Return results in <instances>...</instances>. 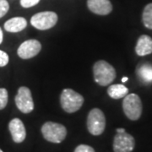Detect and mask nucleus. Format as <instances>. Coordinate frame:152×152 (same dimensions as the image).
<instances>
[{"mask_svg":"<svg viewBox=\"0 0 152 152\" xmlns=\"http://www.w3.org/2000/svg\"><path fill=\"white\" fill-rule=\"evenodd\" d=\"M93 75L96 83L102 86H107L113 82L117 74L115 69L109 63L100 60L93 66Z\"/></svg>","mask_w":152,"mask_h":152,"instance_id":"f257e3e1","label":"nucleus"},{"mask_svg":"<svg viewBox=\"0 0 152 152\" xmlns=\"http://www.w3.org/2000/svg\"><path fill=\"white\" fill-rule=\"evenodd\" d=\"M84 103V97L72 89H64L60 96V104L66 113H73L80 110Z\"/></svg>","mask_w":152,"mask_h":152,"instance_id":"f03ea898","label":"nucleus"},{"mask_svg":"<svg viewBox=\"0 0 152 152\" xmlns=\"http://www.w3.org/2000/svg\"><path fill=\"white\" fill-rule=\"evenodd\" d=\"M42 133L46 140L54 144H59L66 138L67 129L64 125L60 124L47 122L42 127Z\"/></svg>","mask_w":152,"mask_h":152,"instance_id":"7ed1b4c3","label":"nucleus"},{"mask_svg":"<svg viewBox=\"0 0 152 152\" xmlns=\"http://www.w3.org/2000/svg\"><path fill=\"white\" fill-rule=\"evenodd\" d=\"M123 109L126 117L132 121L138 120L142 114L143 106L140 97L134 93L128 94L124 97Z\"/></svg>","mask_w":152,"mask_h":152,"instance_id":"20e7f679","label":"nucleus"},{"mask_svg":"<svg viewBox=\"0 0 152 152\" xmlns=\"http://www.w3.org/2000/svg\"><path fill=\"white\" fill-rule=\"evenodd\" d=\"M106 128V118L103 112L99 108H93L87 117V129L92 135H101Z\"/></svg>","mask_w":152,"mask_h":152,"instance_id":"39448f33","label":"nucleus"},{"mask_svg":"<svg viewBox=\"0 0 152 152\" xmlns=\"http://www.w3.org/2000/svg\"><path fill=\"white\" fill-rule=\"evenodd\" d=\"M58 22V15L53 11H44L34 15L31 19V24L32 26L45 31L54 26Z\"/></svg>","mask_w":152,"mask_h":152,"instance_id":"423d86ee","label":"nucleus"},{"mask_svg":"<svg viewBox=\"0 0 152 152\" xmlns=\"http://www.w3.org/2000/svg\"><path fill=\"white\" fill-rule=\"evenodd\" d=\"M18 109L23 113H30L34 109V102L31 90L26 86L19 88L18 93L15 98Z\"/></svg>","mask_w":152,"mask_h":152,"instance_id":"0eeeda50","label":"nucleus"},{"mask_svg":"<svg viewBox=\"0 0 152 152\" xmlns=\"http://www.w3.org/2000/svg\"><path fill=\"white\" fill-rule=\"evenodd\" d=\"M135 146V140L133 136L126 133H117L113 140L114 152H132Z\"/></svg>","mask_w":152,"mask_h":152,"instance_id":"6e6552de","label":"nucleus"},{"mask_svg":"<svg viewBox=\"0 0 152 152\" xmlns=\"http://www.w3.org/2000/svg\"><path fill=\"white\" fill-rule=\"evenodd\" d=\"M41 49V42L37 40L31 39L20 44V46L17 50V53L22 59H29L37 56L40 53Z\"/></svg>","mask_w":152,"mask_h":152,"instance_id":"1a4fd4ad","label":"nucleus"},{"mask_svg":"<svg viewBox=\"0 0 152 152\" xmlns=\"http://www.w3.org/2000/svg\"><path fill=\"white\" fill-rule=\"evenodd\" d=\"M9 129L13 140L15 143H22L26 137L25 125L20 118H14L9 124Z\"/></svg>","mask_w":152,"mask_h":152,"instance_id":"9d476101","label":"nucleus"},{"mask_svg":"<svg viewBox=\"0 0 152 152\" xmlns=\"http://www.w3.org/2000/svg\"><path fill=\"white\" fill-rule=\"evenodd\" d=\"M88 9L99 15H107L113 11L110 0H87Z\"/></svg>","mask_w":152,"mask_h":152,"instance_id":"9b49d317","label":"nucleus"},{"mask_svg":"<svg viewBox=\"0 0 152 152\" xmlns=\"http://www.w3.org/2000/svg\"><path fill=\"white\" fill-rule=\"evenodd\" d=\"M135 52L140 57L152 53V38L147 35L140 36L137 41Z\"/></svg>","mask_w":152,"mask_h":152,"instance_id":"f8f14e48","label":"nucleus"},{"mask_svg":"<svg viewBox=\"0 0 152 152\" xmlns=\"http://www.w3.org/2000/svg\"><path fill=\"white\" fill-rule=\"evenodd\" d=\"M27 26V21L23 17H14L4 23V29L12 33L19 32Z\"/></svg>","mask_w":152,"mask_h":152,"instance_id":"ddd939ff","label":"nucleus"},{"mask_svg":"<svg viewBox=\"0 0 152 152\" xmlns=\"http://www.w3.org/2000/svg\"><path fill=\"white\" fill-rule=\"evenodd\" d=\"M136 74L140 80L144 84L152 83V65L150 64H143L138 66Z\"/></svg>","mask_w":152,"mask_h":152,"instance_id":"4468645a","label":"nucleus"},{"mask_svg":"<svg viewBox=\"0 0 152 152\" xmlns=\"http://www.w3.org/2000/svg\"><path fill=\"white\" fill-rule=\"evenodd\" d=\"M107 94L113 99H121L129 94V89L124 85H112L107 89Z\"/></svg>","mask_w":152,"mask_h":152,"instance_id":"2eb2a0df","label":"nucleus"},{"mask_svg":"<svg viewBox=\"0 0 152 152\" xmlns=\"http://www.w3.org/2000/svg\"><path fill=\"white\" fill-rule=\"evenodd\" d=\"M142 21L147 29L152 30V3L145 7L142 14Z\"/></svg>","mask_w":152,"mask_h":152,"instance_id":"dca6fc26","label":"nucleus"},{"mask_svg":"<svg viewBox=\"0 0 152 152\" xmlns=\"http://www.w3.org/2000/svg\"><path fill=\"white\" fill-rule=\"evenodd\" d=\"M8 91L4 88H0V110L4 109L8 103Z\"/></svg>","mask_w":152,"mask_h":152,"instance_id":"f3484780","label":"nucleus"},{"mask_svg":"<svg viewBox=\"0 0 152 152\" xmlns=\"http://www.w3.org/2000/svg\"><path fill=\"white\" fill-rule=\"evenodd\" d=\"M10 10V4L7 0H0V18L4 17Z\"/></svg>","mask_w":152,"mask_h":152,"instance_id":"a211bd4d","label":"nucleus"},{"mask_svg":"<svg viewBox=\"0 0 152 152\" xmlns=\"http://www.w3.org/2000/svg\"><path fill=\"white\" fill-rule=\"evenodd\" d=\"M9 55L5 52L0 50V67H4L9 63Z\"/></svg>","mask_w":152,"mask_h":152,"instance_id":"6ab92c4d","label":"nucleus"},{"mask_svg":"<svg viewBox=\"0 0 152 152\" xmlns=\"http://www.w3.org/2000/svg\"><path fill=\"white\" fill-rule=\"evenodd\" d=\"M40 0H20V5L23 8H31L37 5Z\"/></svg>","mask_w":152,"mask_h":152,"instance_id":"aec40b11","label":"nucleus"},{"mask_svg":"<svg viewBox=\"0 0 152 152\" xmlns=\"http://www.w3.org/2000/svg\"><path fill=\"white\" fill-rule=\"evenodd\" d=\"M75 152H95L92 147L86 145H80L76 147Z\"/></svg>","mask_w":152,"mask_h":152,"instance_id":"412c9836","label":"nucleus"},{"mask_svg":"<svg viewBox=\"0 0 152 152\" xmlns=\"http://www.w3.org/2000/svg\"><path fill=\"white\" fill-rule=\"evenodd\" d=\"M3 39H4L3 31H2V29H1V27H0V44L2 43V42H3Z\"/></svg>","mask_w":152,"mask_h":152,"instance_id":"4be33fe9","label":"nucleus"},{"mask_svg":"<svg viewBox=\"0 0 152 152\" xmlns=\"http://www.w3.org/2000/svg\"><path fill=\"white\" fill-rule=\"evenodd\" d=\"M116 132H117V133H123V132H125V129H124L120 128V129H116Z\"/></svg>","mask_w":152,"mask_h":152,"instance_id":"5701e85b","label":"nucleus"},{"mask_svg":"<svg viewBox=\"0 0 152 152\" xmlns=\"http://www.w3.org/2000/svg\"><path fill=\"white\" fill-rule=\"evenodd\" d=\"M127 80H128V77H124V78L122 79V82H124V83L127 81Z\"/></svg>","mask_w":152,"mask_h":152,"instance_id":"b1692460","label":"nucleus"},{"mask_svg":"<svg viewBox=\"0 0 152 152\" xmlns=\"http://www.w3.org/2000/svg\"><path fill=\"white\" fill-rule=\"evenodd\" d=\"M0 152H4V151H2V150L0 149Z\"/></svg>","mask_w":152,"mask_h":152,"instance_id":"393cba45","label":"nucleus"}]
</instances>
